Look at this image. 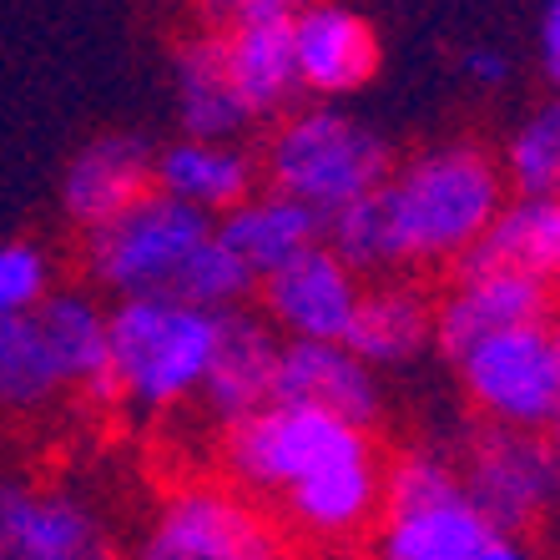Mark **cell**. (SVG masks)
<instances>
[{"mask_svg": "<svg viewBox=\"0 0 560 560\" xmlns=\"http://www.w3.org/2000/svg\"><path fill=\"white\" fill-rule=\"evenodd\" d=\"M384 197L405 237L409 273H419V268H455L480 243L510 187L490 142L440 137V142L415 147L409 156H394Z\"/></svg>", "mask_w": 560, "mask_h": 560, "instance_id": "cell-1", "label": "cell"}, {"mask_svg": "<svg viewBox=\"0 0 560 560\" xmlns=\"http://www.w3.org/2000/svg\"><path fill=\"white\" fill-rule=\"evenodd\" d=\"M258 172L262 187L288 192L293 202L328 218L384 187V177L394 172V147L349 102H299L293 112L268 121Z\"/></svg>", "mask_w": 560, "mask_h": 560, "instance_id": "cell-2", "label": "cell"}, {"mask_svg": "<svg viewBox=\"0 0 560 560\" xmlns=\"http://www.w3.org/2000/svg\"><path fill=\"white\" fill-rule=\"evenodd\" d=\"M218 343V313L177 299L112 303V378L121 409L147 419L197 405Z\"/></svg>", "mask_w": 560, "mask_h": 560, "instance_id": "cell-3", "label": "cell"}, {"mask_svg": "<svg viewBox=\"0 0 560 560\" xmlns=\"http://www.w3.org/2000/svg\"><path fill=\"white\" fill-rule=\"evenodd\" d=\"M212 233H218V218L167 192H147L121 218L81 233V273L106 303L177 299Z\"/></svg>", "mask_w": 560, "mask_h": 560, "instance_id": "cell-4", "label": "cell"}, {"mask_svg": "<svg viewBox=\"0 0 560 560\" xmlns=\"http://www.w3.org/2000/svg\"><path fill=\"white\" fill-rule=\"evenodd\" d=\"M374 440V430H359L349 419L318 415V409L293 405H262L258 415L237 419L222 430L218 465L228 485H237L253 500H278L313 469L334 465L339 455Z\"/></svg>", "mask_w": 560, "mask_h": 560, "instance_id": "cell-5", "label": "cell"}, {"mask_svg": "<svg viewBox=\"0 0 560 560\" xmlns=\"http://www.w3.org/2000/svg\"><path fill=\"white\" fill-rule=\"evenodd\" d=\"M465 405L480 424L546 434L560 415V353L546 324L500 328L450 359Z\"/></svg>", "mask_w": 560, "mask_h": 560, "instance_id": "cell-6", "label": "cell"}, {"mask_svg": "<svg viewBox=\"0 0 560 560\" xmlns=\"http://www.w3.org/2000/svg\"><path fill=\"white\" fill-rule=\"evenodd\" d=\"M469 505L495 530L530 535L560 510V469L550 459L546 434L505 430V424H469L459 444H450Z\"/></svg>", "mask_w": 560, "mask_h": 560, "instance_id": "cell-7", "label": "cell"}, {"mask_svg": "<svg viewBox=\"0 0 560 560\" xmlns=\"http://www.w3.org/2000/svg\"><path fill=\"white\" fill-rule=\"evenodd\" d=\"M283 530L237 485L187 480L156 500L127 560H253Z\"/></svg>", "mask_w": 560, "mask_h": 560, "instance_id": "cell-8", "label": "cell"}, {"mask_svg": "<svg viewBox=\"0 0 560 560\" xmlns=\"http://www.w3.org/2000/svg\"><path fill=\"white\" fill-rule=\"evenodd\" d=\"M0 560H121V546L77 490L0 480Z\"/></svg>", "mask_w": 560, "mask_h": 560, "instance_id": "cell-9", "label": "cell"}, {"mask_svg": "<svg viewBox=\"0 0 560 560\" xmlns=\"http://www.w3.org/2000/svg\"><path fill=\"white\" fill-rule=\"evenodd\" d=\"M283 515V530L293 540L308 546H353L369 540L384 505V459L378 444H359L349 455H339L334 465L313 469L308 480H299L293 490L273 500Z\"/></svg>", "mask_w": 560, "mask_h": 560, "instance_id": "cell-10", "label": "cell"}, {"mask_svg": "<svg viewBox=\"0 0 560 560\" xmlns=\"http://www.w3.org/2000/svg\"><path fill=\"white\" fill-rule=\"evenodd\" d=\"M293 66L303 102H349L378 77L384 36L353 0H303L293 11Z\"/></svg>", "mask_w": 560, "mask_h": 560, "instance_id": "cell-11", "label": "cell"}, {"mask_svg": "<svg viewBox=\"0 0 560 560\" xmlns=\"http://www.w3.org/2000/svg\"><path fill=\"white\" fill-rule=\"evenodd\" d=\"M550 283L510 268H480V262H455L450 283L434 293V353L444 364L465 353L469 343L490 339L500 328L546 324L550 318Z\"/></svg>", "mask_w": 560, "mask_h": 560, "instance_id": "cell-12", "label": "cell"}, {"mask_svg": "<svg viewBox=\"0 0 560 560\" xmlns=\"http://www.w3.org/2000/svg\"><path fill=\"white\" fill-rule=\"evenodd\" d=\"M156 192V142L142 131H96L77 152L66 156L61 183H56V208L66 228L92 233L102 222L121 218L131 202Z\"/></svg>", "mask_w": 560, "mask_h": 560, "instance_id": "cell-13", "label": "cell"}, {"mask_svg": "<svg viewBox=\"0 0 560 560\" xmlns=\"http://www.w3.org/2000/svg\"><path fill=\"white\" fill-rule=\"evenodd\" d=\"M359 293H364V278L353 273L339 253L313 243L293 262L258 278L253 303L278 328V339H339L343 343V328H349L353 308H359Z\"/></svg>", "mask_w": 560, "mask_h": 560, "instance_id": "cell-14", "label": "cell"}, {"mask_svg": "<svg viewBox=\"0 0 560 560\" xmlns=\"http://www.w3.org/2000/svg\"><path fill=\"white\" fill-rule=\"evenodd\" d=\"M273 405L318 409V415L349 419L359 430H374L378 415H384V374H374L339 339H283L273 374Z\"/></svg>", "mask_w": 560, "mask_h": 560, "instance_id": "cell-15", "label": "cell"}, {"mask_svg": "<svg viewBox=\"0 0 560 560\" xmlns=\"http://www.w3.org/2000/svg\"><path fill=\"white\" fill-rule=\"evenodd\" d=\"M36 324L61 389L92 409H121L112 378V303L86 283H56V293L36 308Z\"/></svg>", "mask_w": 560, "mask_h": 560, "instance_id": "cell-16", "label": "cell"}, {"mask_svg": "<svg viewBox=\"0 0 560 560\" xmlns=\"http://www.w3.org/2000/svg\"><path fill=\"white\" fill-rule=\"evenodd\" d=\"M278 349H283L278 328L253 303L218 313V343H212V364H208V378H202L197 405L208 409L222 430L258 415L262 405H273Z\"/></svg>", "mask_w": 560, "mask_h": 560, "instance_id": "cell-17", "label": "cell"}, {"mask_svg": "<svg viewBox=\"0 0 560 560\" xmlns=\"http://www.w3.org/2000/svg\"><path fill=\"white\" fill-rule=\"evenodd\" d=\"M343 343L374 374L415 369L419 359L434 353V293L419 288L415 273L369 278L364 293H359V308L343 328Z\"/></svg>", "mask_w": 560, "mask_h": 560, "instance_id": "cell-18", "label": "cell"}, {"mask_svg": "<svg viewBox=\"0 0 560 560\" xmlns=\"http://www.w3.org/2000/svg\"><path fill=\"white\" fill-rule=\"evenodd\" d=\"M495 525L469 505L465 485L424 500H384L369 530V560H469Z\"/></svg>", "mask_w": 560, "mask_h": 560, "instance_id": "cell-19", "label": "cell"}, {"mask_svg": "<svg viewBox=\"0 0 560 560\" xmlns=\"http://www.w3.org/2000/svg\"><path fill=\"white\" fill-rule=\"evenodd\" d=\"M218 36L228 81L253 127H268L303 102L299 66H293V11L233 21V26H218Z\"/></svg>", "mask_w": 560, "mask_h": 560, "instance_id": "cell-20", "label": "cell"}, {"mask_svg": "<svg viewBox=\"0 0 560 560\" xmlns=\"http://www.w3.org/2000/svg\"><path fill=\"white\" fill-rule=\"evenodd\" d=\"M262 187L258 152L243 137H172L156 147V192L222 218Z\"/></svg>", "mask_w": 560, "mask_h": 560, "instance_id": "cell-21", "label": "cell"}, {"mask_svg": "<svg viewBox=\"0 0 560 560\" xmlns=\"http://www.w3.org/2000/svg\"><path fill=\"white\" fill-rule=\"evenodd\" d=\"M167 96L172 121L183 137H243V131H253L248 112H243L233 81H228V66H222L218 26H197L172 46Z\"/></svg>", "mask_w": 560, "mask_h": 560, "instance_id": "cell-22", "label": "cell"}, {"mask_svg": "<svg viewBox=\"0 0 560 560\" xmlns=\"http://www.w3.org/2000/svg\"><path fill=\"white\" fill-rule=\"evenodd\" d=\"M222 248L233 253L253 278H268L273 268L293 262L299 253H308L313 243H324V218L303 202H293L288 192L258 187L248 202H237L218 218Z\"/></svg>", "mask_w": 560, "mask_h": 560, "instance_id": "cell-23", "label": "cell"}, {"mask_svg": "<svg viewBox=\"0 0 560 560\" xmlns=\"http://www.w3.org/2000/svg\"><path fill=\"white\" fill-rule=\"evenodd\" d=\"M459 262H480V268H510V273L546 278L560 262V197H521L510 192L480 243Z\"/></svg>", "mask_w": 560, "mask_h": 560, "instance_id": "cell-24", "label": "cell"}, {"mask_svg": "<svg viewBox=\"0 0 560 560\" xmlns=\"http://www.w3.org/2000/svg\"><path fill=\"white\" fill-rule=\"evenodd\" d=\"M324 248L339 253L364 283L369 278L409 273L405 237H399V222H394V208H389V197H384V187H374V192L359 197V202H349V208L328 212L324 218Z\"/></svg>", "mask_w": 560, "mask_h": 560, "instance_id": "cell-25", "label": "cell"}, {"mask_svg": "<svg viewBox=\"0 0 560 560\" xmlns=\"http://www.w3.org/2000/svg\"><path fill=\"white\" fill-rule=\"evenodd\" d=\"M61 374L36 313H0V415H40L61 399Z\"/></svg>", "mask_w": 560, "mask_h": 560, "instance_id": "cell-26", "label": "cell"}, {"mask_svg": "<svg viewBox=\"0 0 560 560\" xmlns=\"http://www.w3.org/2000/svg\"><path fill=\"white\" fill-rule=\"evenodd\" d=\"M505 187L521 197H560V92L540 96L510 121L495 147Z\"/></svg>", "mask_w": 560, "mask_h": 560, "instance_id": "cell-27", "label": "cell"}, {"mask_svg": "<svg viewBox=\"0 0 560 560\" xmlns=\"http://www.w3.org/2000/svg\"><path fill=\"white\" fill-rule=\"evenodd\" d=\"M61 273L46 243L36 237H5L0 243V313H36L56 293Z\"/></svg>", "mask_w": 560, "mask_h": 560, "instance_id": "cell-28", "label": "cell"}, {"mask_svg": "<svg viewBox=\"0 0 560 560\" xmlns=\"http://www.w3.org/2000/svg\"><path fill=\"white\" fill-rule=\"evenodd\" d=\"M455 77L465 81L469 92H505L515 81V56L500 46V40H469L455 51Z\"/></svg>", "mask_w": 560, "mask_h": 560, "instance_id": "cell-29", "label": "cell"}, {"mask_svg": "<svg viewBox=\"0 0 560 560\" xmlns=\"http://www.w3.org/2000/svg\"><path fill=\"white\" fill-rule=\"evenodd\" d=\"M299 5L303 0H192L202 26H233V21H253V15H288Z\"/></svg>", "mask_w": 560, "mask_h": 560, "instance_id": "cell-30", "label": "cell"}, {"mask_svg": "<svg viewBox=\"0 0 560 560\" xmlns=\"http://www.w3.org/2000/svg\"><path fill=\"white\" fill-rule=\"evenodd\" d=\"M535 61L550 92H560V0H540V21H535Z\"/></svg>", "mask_w": 560, "mask_h": 560, "instance_id": "cell-31", "label": "cell"}, {"mask_svg": "<svg viewBox=\"0 0 560 560\" xmlns=\"http://www.w3.org/2000/svg\"><path fill=\"white\" fill-rule=\"evenodd\" d=\"M469 560H540V550L525 540V535H510V530H490L485 546L475 550Z\"/></svg>", "mask_w": 560, "mask_h": 560, "instance_id": "cell-32", "label": "cell"}, {"mask_svg": "<svg viewBox=\"0 0 560 560\" xmlns=\"http://www.w3.org/2000/svg\"><path fill=\"white\" fill-rule=\"evenodd\" d=\"M253 560H299V550L288 546V535H278L273 546H262V550H258V556H253Z\"/></svg>", "mask_w": 560, "mask_h": 560, "instance_id": "cell-33", "label": "cell"}, {"mask_svg": "<svg viewBox=\"0 0 560 560\" xmlns=\"http://www.w3.org/2000/svg\"><path fill=\"white\" fill-rule=\"evenodd\" d=\"M546 444H550V459H556V469H560V415H556V424L546 430Z\"/></svg>", "mask_w": 560, "mask_h": 560, "instance_id": "cell-34", "label": "cell"}, {"mask_svg": "<svg viewBox=\"0 0 560 560\" xmlns=\"http://www.w3.org/2000/svg\"><path fill=\"white\" fill-rule=\"evenodd\" d=\"M550 299H560V262H556V273H550Z\"/></svg>", "mask_w": 560, "mask_h": 560, "instance_id": "cell-35", "label": "cell"}, {"mask_svg": "<svg viewBox=\"0 0 560 560\" xmlns=\"http://www.w3.org/2000/svg\"><path fill=\"white\" fill-rule=\"evenodd\" d=\"M550 339H556V353H560V313L550 318Z\"/></svg>", "mask_w": 560, "mask_h": 560, "instance_id": "cell-36", "label": "cell"}]
</instances>
